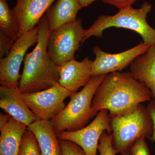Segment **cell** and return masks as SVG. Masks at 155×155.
I'll return each mask as SVG.
<instances>
[{
  "label": "cell",
  "instance_id": "1",
  "mask_svg": "<svg viewBox=\"0 0 155 155\" xmlns=\"http://www.w3.org/2000/svg\"><path fill=\"white\" fill-rule=\"evenodd\" d=\"M151 98L149 89L136 80L130 72H114L106 75L98 87L92 107L97 113L108 110L112 118L150 101Z\"/></svg>",
  "mask_w": 155,
  "mask_h": 155
},
{
  "label": "cell",
  "instance_id": "2",
  "mask_svg": "<svg viewBox=\"0 0 155 155\" xmlns=\"http://www.w3.org/2000/svg\"><path fill=\"white\" fill-rule=\"evenodd\" d=\"M38 39L31 52L26 54L18 87L22 94L44 90L59 82V66L50 58L48 45L50 33L49 25L44 15L37 25Z\"/></svg>",
  "mask_w": 155,
  "mask_h": 155
},
{
  "label": "cell",
  "instance_id": "3",
  "mask_svg": "<svg viewBox=\"0 0 155 155\" xmlns=\"http://www.w3.org/2000/svg\"><path fill=\"white\" fill-rule=\"evenodd\" d=\"M106 75L92 77L81 91L74 93L64 110L51 120L57 134L64 131H75L85 127L91 119L97 115L92 107L95 94Z\"/></svg>",
  "mask_w": 155,
  "mask_h": 155
},
{
  "label": "cell",
  "instance_id": "4",
  "mask_svg": "<svg viewBox=\"0 0 155 155\" xmlns=\"http://www.w3.org/2000/svg\"><path fill=\"white\" fill-rule=\"evenodd\" d=\"M152 9V5L148 2L143 3L139 9L129 7L119 10L114 16L102 15L98 17L92 25L85 29L84 37L81 43L91 36L97 38L103 37V31L111 27L130 29L139 34L143 42L150 45L155 43V30L147 21V17Z\"/></svg>",
  "mask_w": 155,
  "mask_h": 155
},
{
  "label": "cell",
  "instance_id": "5",
  "mask_svg": "<svg viewBox=\"0 0 155 155\" xmlns=\"http://www.w3.org/2000/svg\"><path fill=\"white\" fill-rule=\"evenodd\" d=\"M113 145L118 153L129 149L140 137L150 139L153 131L152 119L142 104L125 113L110 118Z\"/></svg>",
  "mask_w": 155,
  "mask_h": 155
},
{
  "label": "cell",
  "instance_id": "6",
  "mask_svg": "<svg viewBox=\"0 0 155 155\" xmlns=\"http://www.w3.org/2000/svg\"><path fill=\"white\" fill-rule=\"evenodd\" d=\"M85 30L81 19H78L51 31L48 52L52 61L60 66L75 59V52L82 42Z\"/></svg>",
  "mask_w": 155,
  "mask_h": 155
},
{
  "label": "cell",
  "instance_id": "7",
  "mask_svg": "<svg viewBox=\"0 0 155 155\" xmlns=\"http://www.w3.org/2000/svg\"><path fill=\"white\" fill-rule=\"evenodd\" d=\"M38 26L19 37L14 41L8 55L0 60V83L2 85L19 88V70L27 50L37 43Z\"/></svg>",
  "mask_w": 155,
  "mask_h": 155
},
{
  "label": "cell",
  "instance_id": "8",
  "mask_svg": "<svg viewBox=\"0 0 155 155\" xmlns=\"http://www.w3.org/2000/svg\"><path fill=\"white\" fill-rule=\"evenodd\" d=\"M72 94L58 82L44 90L22 95L38 120L51 121L64 110L66 107L64 101Z\"/></svg>",
  "mask_w": 155,
  "mask_h": 155
},
{
  "label": "cell",
  "instance_id": "9",
  "mask_svg": "<svg viewBox=\"0 0 155 155\" xmlns=\"http://www.w3.org/2000/svg\"><path fill=\"white\" fill-rule=\"evenodd\" d=\"M105 130L112 133L109 111L102 110L89 125L75 131H64L57 134L60 140L73 142L82 149L86 155H97L100 137Z\"/></svg>",
  "mask_w": 155,
  "mask_h": 155
},
{
  "label": "cell",
  "instance_id": "10",
  "mask_svg": "<svg viewBox=\"0 0 155 155\" xmlns=\"http://www.w3.org/2000/svg\"><path fill=\"white\" fill-rule=\"evenodd\" d=\"M150 45L142 42L130 49L115 54L105 52L96 46L93 49L95 58L92 65V77L121 71L137 57L146 52Z\"/></svg>",
  "mask_w": 155,
  "mask_h": 155
},
{
  "label": "cell",
  "instance_id": "11",
  "mask_svg": "<svg viewBox=\"0 0 155 155\" xmlns=\"http://www.w3.org/2000/svg\"><path fill=\"white\" fill-rule=\"evenodd\" d=\"M55 1L17 0L12 11L19 26V37L37 26Z\"/></svg>",
  "mask_w": 155,
  "mask_h": 155
},
{
  "label": "cell",
  "instance_id": "12",
  "mask_svg": "<svg viewBox=\"0 0 155 155\" xmlns=\"http://www.w3.org/2000/svg\"><path fill=\"white\" fill-rule=\"evenodd\" d=\"M92 62L87 57L81 61L74 59L60 65L59 83L72 93L76 92L91 79Z\"/></svg>",
  "mask_w": 155,
  "mask_h": 155
},
{
  "label": "cell",
  "instance_id": "13",
  "mask_svg": "<svg viewBox=\"0 0 155 155\" xmlns=\"http://www.w3.org/2000/svg\"><path fill=\"white\" fill-rule=\"evenodd\" d=\"M0 107L27 127L38 120L26 104L19 88L1 85Z\"/></svg>",
  "mask_w": 155,
  "mask_h": 155
},
{
  "label": "cell",
  "instance_id": "14",
  "mask_svg": "<svg viewBox=\"0 0 155 155\" xmlns=\"http://www.w3.org/2000/svg\"><path fill=\"white\" fill-rule=\"evenodd\" d=\"M130 73L136 79L149 89L155 101V43L147 51L137 56L130 65Z\"/></svg>",
  "mask_w": 155,
  "mask_h": 155
},
{
  "label": "cell",
  "instance_id": "15",
  "mask_svg": "<svg viewBox=\"0 0 155 155\" xmlns=\"http://www.w3.org/2000/svg\"><path fill=\"white\" fill-rule=\"evenodd\" d=\"M27 129L35 136L41 155H62L59 139L50 121L38 120Z\"/></svg>",
  "mask_w": 155,
  "mask_h": 155
},
{
  "label": "cell",
  "instance_id": "16",
  "mask_svg": "<svg viewBox=\"0 0 155 155\" xmlns=\"http://www.w3.org/2000/svg\"><path fill=\"white\" fill-rule=\"evenodd\" d=\"M27 127L11 117L0 129V155H19L22 137Z\"/></svg>",
  "mask_w": 155,
  "mask_h": 155
},
{
  "label": "cell",
  "instance_id": "17",
  "mask_svg": "<svg viewBox=\"0 0 155 155\" xmlns=\"http://www.w3.org/2000/svg\"><path fill=\"white\" fill-rule=\"evenodd\" d=\"M81 9L78 0H57L46 13L50 30L75 21Z\"/></svg>",
  "mask_w": 155,
  "mask_h": 155
},
{
  "label": "cell",
  "instance_id": "18",
  "mask_svg": "<svg viewBox=\"0 0 155 155\" xmlns=\"http://www.w3.org/2000/svg\"><path fill=\"white\" fill-rule=\"evenodd\" d=\"M0 33L14 41L19 37L18 23L6 0H0Z\"/></svg>",
  "mask_w": 155,
  "mask_h": 155
},
{
  "label": "cell",
  "instance_id": "19",
  "mask_svg": "<svg viewBox=\"0 0 155 155\" xmlns=\"http://www.w3.org/2000/svg\"><path fill=\"white\" fill-rule=\"evenodd\" d=\"M19 155H41L37 140L32 132L28 129L22 137Z\"/></svg>",
  "mask_w": 155,
  "mask_h": 155
},
{
  "label": "cell",
  "instance_id": "20",
  "mask_svg": "<svg viewBox=\"0 0 155 155\" xmlns=\"http://www.w3.org/2000/svg\"><path fill=\"white\" fill-rule=\"evenodd\" d=\"M113 134L105 130L100 137L98 146L100 155H116L118 153L113 145Z\"/></svg>",
  "mask_w": 155,
  "mask_h": 155
},
{
  "label": "cell",
  "instance_id": "21",
  "mask_svg": "<svg viewBox=\"0 0 155 155\" xmlns=\"http://www.w3.org/2000/svg\"><path fill=\"white\" fill-rule=\"evenodd\" d=\"M62 155H86L82 149L75 143L68 140H60Z\"/></svg>",
  "mask_w": 155,
  "mask_h": 155
},
{
  "label": "cell",
  "instance_id": "22",
  "mask_svg": "<svg viewBox=\"0 0 155 155\" xmlns=\"http://www.w3.org/2000/svg\"><path fill=\"white\" fill-rule=\"evenodd\" d=\"M128 150L130 155H151L145 137L137 139Z\"/></svg>",
  "mask_w": 155,
  "mask_h": 155
},
{
  "label": "cell",
  "instance_id": "23",
  "mask_svg": "<svg viewBox=\"0 0 155 155\" xmlns=\"http://www.w3.org/2000/svg\"><path fill=\"white\" fill-rule=\"evenodd\" d=\"M14 41L3 34L0 33V58L2 59L8 54Z\"/></svg>",
  "mask_w": 155,
  "mask_h": 155
},
{
  "label": "cell",
  "instance_id": "24",
  "mask_svg": "<svg viewBox=\"0 0 155 155\" xmlns=\"http://www.w3.org/2000/svg\"><path fill=\"white\" fill-rule=\"evenodd\" d=\"M103 2L114 5L119 10L131 7V5L138 0H102Z\"/></svg>",
  "mask_w": 155,
  "mask_h": 155
},
{
  "label": "cell",
  "instance_id": "25",
  "mask_svg": "<svg viewBox=\"0 0 155 155\" xmlns=\"http://www.w3.org/2000/svg\"><path fill=\"white\" fill-rule=\"evenodd\" d=\"M147 108L152 119L153 125V131L152 135L149 140L150 141L152 142H155V101L154 100H150Z\"/></svg>",
  "mask_w": 155,
  "mask_h": 155
},
{
  "label": "cell",
  "instance_id": "26",
  "mask_svg": "<svg viewBox=\"0 0 155 155\" xmlns=\"http://www.w3.org/2000/svg\"><path fill=\"white\" fill-rule=\"evenodd\" d=\"M11 117L12 116L10 114H4L1 113V114H0V129L9 122Z\"/></svg>",
  "mask_w": 155,
  "mask_h": 155
},
{
  "label": "cell",
  "instance_id": "27",
  "mask_svg": "<svg viewBox=\"0 0 155 155\" xmlns=\"http://www.w3.org/2000/svg\"><path fill=\"white\" fill-rule=\"evenodd\" d=\"M95 1L97 0H78V2L81 9L84 7H87Z\"/></svg>",
  "mask_w": 155,
  "mask_h": 155
},
{
  "label": "cell",
  "instance_id": "28",
  "mask_svg": "<svg viewBox=\"0 0 155 155\" xmlns=\"http://www.w3.org/2000/svg\"><path fill=\"white\" fill-rule=\"evenodd\" d=\"M120 155H130V153L129 152V150H127L124 151L123 152L121 153Z\"/></svg>",
  "mask_w": 155,
  "mask_h": 155
},
{
  "label": "cell",
  "instance_id": "29",
  "mask_svg": "<svg viewBox=\"0 0 155 155\" xmlns=\"http://www.w3.org/2000/svg\"><path fill=\"white\" fill-rule=\"evenodd\" d=\"M6 1H7V2H8V1H10V0H6Z\"/></svg>",
  "mask_w": 155,
  "mask_h": 155
}]
</instances>
